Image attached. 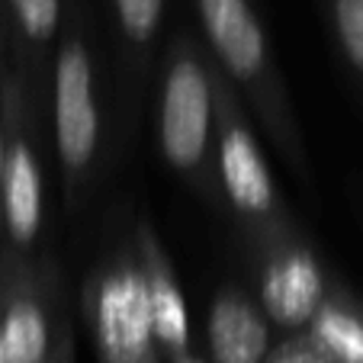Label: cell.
Instances as JSON below:
<instances>
[{"label":"cell","mask_w":363,"mask_h":363,"mask_svg":"<svg viewBox=\"0 0 363 363\" xmlns=\"http://www.w3.org/2000/svg\"><path fill=\"white\" fill-rule=\"evenodd\" d=\"M177 363H199V360H193L190 354H184V357H177Z\"/></svg>","instance_id":"19"},{"label":"cell","mask_w":363,"mask_h":363,"mask_svg":"<svg viewBox=\"0 0 363 363\" xmlns=\"http://www.w3.org/2000/svg\"><path fill=\"white\" fill-rule=\"evenodd\" d=\"M264 363H335L328 357V350L315 341L312 331H293L286 341H280L267 354Z\"/></svg>","instance_id":"15"},{"label":"cell","mask_w":363,"mask_h":363,"mask_svg":"<svg viewBox=\"0 0 363 363\" xmlns=\"http://www.w3.org/2000/svg\"><path fill=\"white\" fill-rule=\"evenodd\" d=\"M155 132L164 164L213 209H225L216 164V58L177 33L161 58Z\"/></svg>","instance_id":"2"},{"label":"cell","mask_w":363,"mask_h":363,"mask_svg":"<svg viewBox=\"0 0 363 363\" xmlns=\"http://www.w3.org/2000/svg\"><path fill=\"white\" fill-rule=\"evenodd\" d=\"M33 94L13 65L7 45V29L0 23V116L7 132V164H4V241L7 261H33L35 241L45 216V186H42L39 151H35Z\"/></svg>","instance_id":"5"},{"label":"cell","mask_w":363,"mask_h":363,"mask_svg":"<svg viewBox=\"0 0 363 363\" xmlns=\"http://www.w3.org/2000/svg\"><path fill=\"white\" fill-rule=\"evenodd\" d=\"M0 363H7V350H4V328H0Z\"/></svg>","instance_id":"18"},{"label":"cell","mask_w":363,"mask_h":363,"mask_svg":"<svg viewBox=\"0 0 363 363\" xmlns=\"http://www.w3.org/2000/svg\"><path fill=\"white\" fill-rule=\"evenodd\" d=\"M328 33L363 96V0H318Z\"/></svg>","instance_id":"14"},{"label":"cell","mask_w":363,"mask_h":363,"mask_svg":"<svg viewBox=\"0 0 363 363\" xmlns=\"http://www.w3.org/2000/svg\"><path fill=\"white\" fill-rule=\"evenodd\" d=\"M52 125H55V155L62 171V193L68 213L87 196L90 177L100 158V90L96 62L87 39L84 16L71 13L58 35L55 65H52Z\"/></svg>","instance_id":"4"},{"label":"cell","mask_w":363,"mask_h":363,"mask_svg":"<svg viewBox=\"0 0 363 363\" xmlns=\"http://www.w3.org/2000/svg\"><path fill=\"white\" fill-rule=\"evenodd\" d=\"M193 7L222 74L235 84L247 113L257 119L280 161L302 184H308L312 161L306 138L254 0H193Z\"/></svg>","instance_id":"1"},{"label":"cell","mask_w":363,"mask_h":363,"mask_svg":"<svg viewBox=\"0 0 363 363\" xmlns=\"http://www.w3.org/2000/svg\"><path fill=\"white\" fill-rule=\"evenodd\" d=\"M4 164H7V132H4V116H0V235H4Z\"/></svg>","instance_id":"17"},{"label":"cell","mask_w":363,"mask_h":363,"mask_svg":"<svg viewBox=\"0 0 363 363\" xmlns=\"http://www.w3.org/2000/svg\"><path fill=\"white\" fill-rule=\"evenodd\" d=\"M206 344L213 363H264L270 354V318L245 286L222 283L209 302Z\"/></svg>","instance_id":"10"},{"label":"cell","mask_w":363,"mask_h":363,"mask_svg":"<svg viewBox=\"0 0 363 363\" xmlns=\"http://www.w3.org/2000/svg\"><path fill=\"white\" fill-rule=\"evenodd\" d=\"M52 299H58L55 264L0 257V328L7 363H45L52 347Z\"/></svg>","instance_id":"7"},{"label":"cell","mask_w":363,"mask_h":363,"mask_svg":"<svg viewBox=\"0 0 363 363\" xmlns=\"http://www.w3.org/2000/svg\"><path fill=\"white\" fill-rule=\"evenodd\" d=\"M254 274H257V302L267 312L270 325L286 331L308 328L328 286L302 235L257 254Z\"/></svg>","instance_id":"8"},{"label":"cell","mask_w":363,"mask_h":363,"mask_svg":"<svg viewBox=\"0 0 363 363\" xmlns=\"http://www.w3.org/2000/svg\"><path fill=\"white\" fill-rule=\"evenodd\" d=\"M4 29L13 65L23 71L29 94L45 74L48 45L62 35V0H4Z\"/></svg>","instance_id":"12"},{"label":"cell","mask_w":363,"mask_h":363,"mask_svg":"<svg viewBox=\"0 0 363 363\" xmlns=\"http://www.w3.org/2000/svg\"><path fill=\"white\" fill-rule=\"evenodd\" d=\"M71 347H74V341H71V322L65 318L62 328H58V341L52 344V354H48L45 363H71Z\"/></svg>","instance_id":"16"},{"label":"cell","mask_w":363,"mask_h":363,"mask_svg":"<svg viewBox=\"0 0 363 363\" xmlns=\"http://www.w3.org/2000/svg\"><path fill=\"white\" fill-rule=\"evenodd\" d=\"M135 247H138V261H142V270H145V286H148L155 341L177 360V357L190 354L186 302H184V293H180L177 274H174L171 257H167L158 232H155L148 222H138Z\"/></svg>","instance_id":"11"},{"label":"cell","mask_w":363,"mask_h":363,"mask_svg":"<svg viewBox=\"0 0 363 363\" xmlns=\"http://www.w3.org/2000/svg\"><path fill=\"white\" fill-rule=\"evenodd\" d=\"M113 20V42L119 62V90H123V116L135 123L151 74V55L158 45L167 0H106Z\"/></svg>","instance_id":"9"},{"label":"cell","mask_w":363,"mask_h":363,"mask_svg":"<svg viewBox=\"0 0 363 363\" xmlns=\"http://www.w3.org/2000/svg\"><path fill=\"white\" fill-rule=\"evenodd\" d=\"M216 164H219L225 213L235 219L251 257L289 238H299V228L289 219L261 142L254 135L251 113L219 65H216Z\"/></svg>","instance_id":"3"},{"label":"cell","mask_w":363,"mask_h":363,"mask_svg":"<svg viewBox=\"0 0 363 363\" xmlns=\"http://www.w3.org/2000/svg\"><path fill=\"white\" fill-rule=\"evenodd\" d=\"M308 331L335 363H363V306L347 289H328Z\"/></svg>","instance_id":"13"},{"label":"cell","mask_w":363,"mask_h":363,"mask_svg":"<svg viewBox=\"0 0 363 363\" xmlns=\"http://www.w3.org/2000/svg\"><path fill=\"white\" fill-rule=\"evenodd\" d=\"M84 308L103 363H155V325L138 247H119L96 264L84 286Z\"/></svg>","instance_id":"6"}]
</instances>
